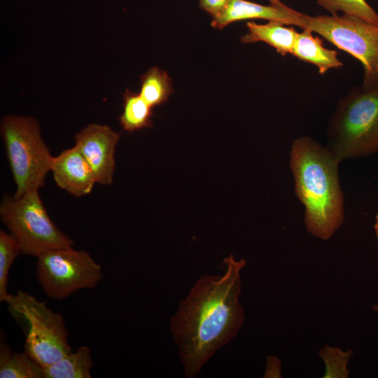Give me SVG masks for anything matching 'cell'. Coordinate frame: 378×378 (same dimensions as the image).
Here are the masks:
<instances>
[{
	"instance_id": "obj_1",
	"label": "cell",
	"mask_w": 378,
	"mask_h": 378,
	"mask_svg": "<svg viewBox=\"0 0 378 378\" xmlns=\"http://www.w3.org/2000/svg\"><path fill=\"white\" fill-rule=\"evenodd\" d=\"M244 259L232 254L222 262L219 274L200 276L170 318L185 377L194 378L216 352L240 330L245 319L239 301Z\"/></svg>"
},
{
	"instance_id": "obj_2",
	"label": "cell",
	"mask_w": 378,
	"mask_h": 378,
	"mask_svg": "<svg viewBox=\"0 0 378 378\" xmlns=\"http://www.w3.org/2000/svg\"><path fill=\"white\" fill-rule=\"evenodd\" d=\"M290 158L295 194L305 206L307 230L327 240L340 227L344 218L338 177L340 161L328 147L309 136L294 141Z\"/></svg>"
},
{
	"instance_id": "obj_3",
	"label": "cell",
	"mask_w": 378,
	"mask_h": 378,
	"mask_svg": "<svg viewBox=\"0 0 378 378\" xmlns=\"http://www.w3.org/2000/svg\"><path fill=\"white\" fill-rule=\"evenodd\" d=\"M327 136V147L340 161L377 152L378 88H351L338 102Z\"/></svg>"
},
{
	"instance_id": "obj_4",
	"label": "cell",
	"mask_w": 378,
	"mask_h": 378,
	"mask_svg": "<svg viewBox=\"0 0 378 378\" xmlns=\"http://www.w3.org/2000/svg\"><path fill=\"white\" fill-rule=\"evenodd\" d=\"M1 134L16 184L14 197L38 190L51 170L53 156L41 137L37 121L29 116L6 115Z\"/></svg>"
},
{
	"instance_id": "obj_5",
	"label": "cell",
	"mask_w": 378,
	"mask_h": 378,
	"mask_svg": "<svg viewBox=\"0 0 378 378\" xmlns=\"http://www.w3.org/2000/svg\"><path fill=\"white\" fill-rule=\"evenodd\" d=\"M0 215L22 254L36 257L48 250L74 245L73 239L50 219L38 190L29 191L20 197L5 195Z\"/></svg>"
},
{
	"instance_id": "obj_6",
	"label": "cell",
	"mask_w": 378,
	"mask_h": 378,
	"mask_svg": "<svg viewBox=\"0 0 378 378\" xmlns=\"http://www.w3.org/2000/svg\"><path fill=\"white\" fill-rule=\"evenodd\" d=\"M299 27L310 29L358 59L363 69V89L378 88V24L343 14L302 13Z\"/></svg>"
},
{
	"instance_id": "obj_7",
	"label": "cell",
	"mask_w": 378,
	"mask_h": 378,
	"mask_svg": "<svg viewBox=\"0 0 378 378\" xmlns=\"http://www.w3.org/2000/svg\"><path fill=\"white\" fill-rule=\"evenodd\" d=\"M6 302L14 316L27 323L24 352L39 365L48 366L71 352L62 316L45 302L19 290L9 294Z\"/></svg>"
},
{
	"instance_id": "obj_8",
	"label": "cell",
	"mask_w": 378,
	"mask_h": 378,
	"mask_svg": "<svg viewBox=\"0 0 378 378\" xmlns=\"http://www.w3.org/2000/svg\"><path fill=\"white\" fill-rule=\"evenodd\" d=\"M36 258L38 281L50 299L63 300L79 290L94 288L103 278L101 265L84 250L55 248Z\"/></svg>"
},
{
	"instance_id": "obj_9",
	"label": "cell",
	"mask_w": 378,
	"mask_h": 378,
	"mask_svg": "<svg viewBox=\"0 0 378 378\" xmlns=\"http://www.w3.org/2000/svg\"><path fill=\"white\" fill-rule=\"evenodd\" d=\"M120 134L107 125L90 124L75 136V146L92 169L97 183H111L115 167V147Z\"/></svg>"
},
{
	"instance_id": "obj_10",
	"label": "cell",
	"mask_w": 378,
	"mask_h": 378,
	"mask_svg": "<svg viewBox=\"0 0 378 378\" xmlns=\"http://www.w3.org/2000/svg\"><path fill=\"white\" fill-rule=\"evenodd\" d=\"M50 171L57 185L76 197L89 194L97 183L92 169L75 146L53 157Z\"/></svg>"
},
{
	"instance_id": "obj_11",
	"label": "cell",
	"mask_w": 378,
	"mask_h": 378,
	"mask_svg": "<svg viewBox=\"0 0 378 378\" xmlns=\"http://www.w3.org/2000/svg\"><path fill=\"white\" fill-rule=\"evenodd\" d=\"M302 13L288 6H265L247 0H232L218 16L211 26L221 29L230 23L246 20L262 19L286 25H300Z\"/></svg>"
},
{
	"instance_id": "obj_12",
	"label": "cell",
	"mask_w": 378,
	"mask_h": 378,
	"mask_svg": "<svg viewBox=\"0 0 378 378\" xmlns=\"http://www.w3.org/2000/svg\"><path fill=\"white\" fill-rule=\"evenodd\" d=\"M302 29V31L297 34L291 55L301 61L316 66L321 75L331 69H338L343 66L337 51L324 47L322 40L314 36L310 29Z\"/></svg>"
},
{
	"instance_id": "obj_13",
	"label": "cell",
	"mask_w": 378,
	"mask_h": 378,
	"mask_svg": "<svg viewBox=\"0 0 378 378\" xmlns=\"http://www.w3.org/2000/svg\"><path fill=\"white\" fill-rule=\"evenodd\" d=\"M248 32L241 36L243 43L264 42L276 51L286 56L291 54L298 32L293 27L279 22L270 21L267 24H258L249 21L246 23Z\"/></svg>"
},
{
	"instance_id": "obj_14",
	"label": "cell",
	"mask_w": 378,
	"mask_h": 378,
	"mask_svg": "<svg viewBox=\"0 0 378 378\" xmlns=\"http://www.w3.org/2000/svg\"><path fill=\"white\" fill-rule=\"evenodd\" d=\"M93 361L90 349L80 346L57 362L43 368V378H90Z\"/></svg>"
},
{
	"instance_id": "obj_15",
	"label": "cell",
	"mask_w": 378,
	"mask_h": 378,
	"mask_svg": "<svg viewBox=\"0 0 378 378\" xmlns=\"http://www.w3.org/2000/svg\"><path fill=\"white\" fill-rule=\"evenodd\" d=\"M0 378H43V368L26 352L12 353L1 344Z\"/></svg>"
},
{
	"instance_id": "obj_16",
	"label": "cell",
	"mask_w": 378,
	"mask_h": 378,
	"mask_svg": "<svg viewBox=\"0 0 378 378\" xmlns=\"http://www.w3.org/2000/svg\"><path fill=\"white\" fill-rule=\"evenodd\" d=\"M152 108L139 93L127 89L123 93V111L119 118L122 129L134 132L152 127Z\"/></svg>"
},
{
	"instance_id": "obj_17",
	"label": "cell",
	"mask_w": 378,
	"mask_h": 378,
	"mask_svg": "<svg viewBox=\"0 0 378 378\" xmlns=\"http://www.w3.org/2000/svg\"><path fill=\"white\" fill-rule=\"evenodd\" d=\"M172 92L170 77L158 66L151 67L141 77L139 94L152 108L166 102Z\"/></svg>"
},
{
	"instance_id": "obj_18",
	"label": "cell",
	"mask_w": 378,
	"mask_h": 378,
	"mask_svg": "<svg viewBox=\"0 0 378 378\" xmlns=\"http://www.w3.org/2000/svg\"><path fill=\"white\" fill-rule=\"evenodd\" d=\"M22 253L20 246L15 238L10 234L0 230V302H6L9 293L7 292L8 274L10 267Z\"/></svg>"
},
{
	"instance_id": "obj_19",
	"label": "cell",
	"mask_w": 378,
	"mask_h": 378,
	"mask_svg": "<svg viewBox=\"0 0 378 378\" xmlns=\"http://www.w3.org/2000/svg\"><path fill=\"white\" fill-rule=\"evenodd\" d=\"M316 3L331 15L342 12L378 24V13L365 0H316Z\"/></svg>"
},
{
	"instance_id": "obj_20",
	"label": "cell",
	"mask_w": 378,
	"mask_h": 378,
	"mask_svg": "<svg viewBox=\"0 0 378 378\" xmlns=\"http://www.w3.org/2000/svg\"><path fill=\"white\" fill-rule=\"evenodd\" d=\"M318 355L326 364V372L323 377H348L347 363L353 355V351L349 349L342 351L337 347H330L326 345L321 348Z\"/></svg>"
},
{
	"instance_id": "obj_21",
	"label": "cell",
	"mask_w": 378,
	"mask_h": 378,
	"mask_svg": "<svg viewBox=\"0 0 378 378\" xmlns=\"http://www.w3.org/2000/svg\"><path fill=\"white\" fill-rule=\"evenodd\" d=\"M232 0H199L200 7L211 15L218 16Z\"/></svg>"
},
{
	"instance_id": "obj_22",
	"label": "cell",
	"mask_w": 378,
	"mask_h": 378,
	"mask_svg": "<svg viewBox=\"0 0 378 378\" xmlns=\"http://www.w3.org/2000/svg\"><path fill=\"white\" fill-rule=\"evenodd\" d=\"M267 365L264 377H276L280 376V362L273 356L267 357Z\"/></svg>"
},
{
	"instance_id": "obj_23",
	"label": "cell",
	"mask_w": 378,
	"mask_h": 378,
	"mask_svg": "<svg viewBox=\"0 0 378 378\" xmlns=\"http://www.w3.org/2000/svg\"><path fill=\"white\" fill-rule=\"evenodd\" d=\"M270 2V4L279 6V7H286L284 4H283L280 0H268Z\"/></svg>"
},
{
	"instance_id": "obj_24",
	"label": "cell",
	"mask_w": 378,
	"mask_h": 378,
	"mask_svg": "<svg viewBox=\"0 0 378 378\" xmlns=\"http://www.w3.org/2000/svg\"><path fill=\"white\" fill-rule=\"evenodd\" d=\"M374 230H375L376 236L378 240V214L377 215L376 219H375Z\"/></svg>"
},
{
	"instance_id": "obj_25",
	"label": "cell",
	"mask_w": 378,
	"mask_h": 378,
	"mask_svg": "<svg viewBox=\"0 0 378 378\" xmlns=\"http://www.w3.org/2000/svg\"><path fill=\"white\" fill-rule=\"evenodd\" d=\"M372 308L376 313L378 314V304L373 305Z\"/></svg>"
}]
</instances>
